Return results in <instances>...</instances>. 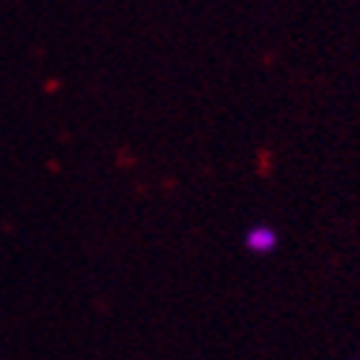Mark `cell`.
<instances>
[{
    "mask_svg": "<svg viewBox=\"0 0 360 360\" xmlns=\"http://www.w3.org/2000/svg\"><path fill=\"white\" fill-rule=\"evenodd\" d=\"M357 360H360V357H357Z\"/></svg>",
    "mask_w": 360,
    "mask_h": 360,
    "instance_id": "cell-2",
    "label": "cell"
},
{
    "mask_svg": "<svg viewBox=\"0 0 360 360\" xmlns=\"http://www.w3.org/2000/svg\"><path fill=\"white\" fill-rule=\"evenodd\" d=\"M245 248L254 254H271L277 248V231L268 225H254L245 233Z\"/></svg>",
    "mask_w": 360,
    "mask_h": 360,
    "instance_id": "cell-1",
    "label": "cell"
}]
</instances>
